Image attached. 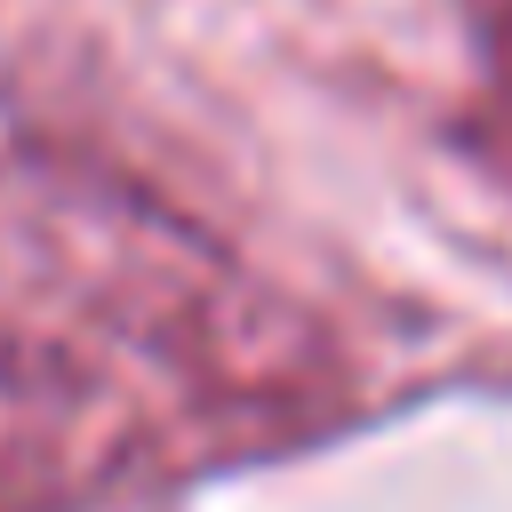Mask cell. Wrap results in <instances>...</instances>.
Instances as JSON below:
<instances>
[{
    "label": "cell",
    "instance_id": "obj_2",
    "mask_svg": "<svg viewBox=\"0 0 512 512\" xmlns=\"http://www.w3.org/2000/svg\"><path fill=\"white\" fill-rule=\"evenodd\" d=\"M144 456L136 408L64 344L0 328V512H80Z\"/></svg>",
    "mask_w": 512,
    "mask_h": 512
},
{
    "label": "cell",
    "instance_id": "obj_1",
    "mask_svg": "<svg viewBox=\"0 0 512 512\" xmlns=\"http://www.w3.org/2000/svg\"><path fill=\"white\" fill-rule=\"evenodd\" d=\"M24 224L64 296L216 408L296 416L336 392V344L216 232L88 152H24Z\"/></svg>",
    "mask_w": 512,
    "mask_h": 512
}]
</instances>
